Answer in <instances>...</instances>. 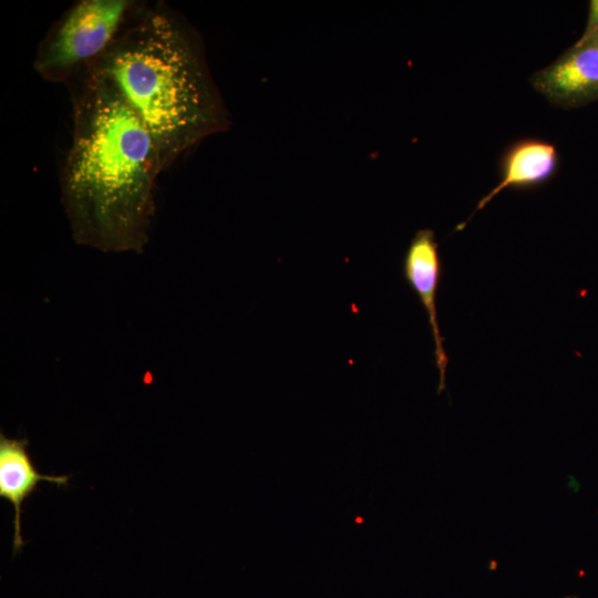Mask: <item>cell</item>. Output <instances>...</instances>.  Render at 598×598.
Returning a JSON list of instances; mask_svg holds the SVG:
<instances>
[{"mask_svg": "<svg viewBox=\"0 0 598 598\" xmlns=\"http://www.w3.org/2000/svg\"><path fill=\"white\" fill-rule=\"evenodd\" d=\"M75 74L72 140L61 174L73 238L103 251L141 252L164 171L158 148L106 74L91 63Z\"/></svg>", "mask_w": 598, "mask_h": 598, "instance_id": "6da1fadb", "label": "cell"}, {"mask_svg": "<svg viewBox=\"0 0 598 598\" xmlns=\"http://www.w3.org/2000/svg\"><path fill=\"white\" fill-rule=\"evenodd\" d=\"M106 74L156 144L164 169L227 127L226 111L194 32L164 8L132 11L91 62Z\"/></svg>", "mask_w": 598, "mask_h": 598, "instance_id": "7a4b0ae2", "label": "cell"}, {"mask_svg": "<svg viewBox=\"0 0 598 598\" xmlns=\"http://www.w3.org/2000/svg\"><path fill=\"white\" fill-rule=\"evenodd\" d=\"M134 4L81 0L58 21L39 48L34 69L48 81H65L111 44Z\"/></svg>", "mask_w": 598, "mask_h": 598, "instance_id": "3957f363", "label": "cell"}, {"mask_svg": "<svg viewBox=\"0 0 598 598\" xmlns=\"http://www.w3.org/2000/svg\"><path fill=\"white\" fill-rule=\"evenodd\" d=\"M533 87L563 109L580 107L598 100V45L576 42L549 65L530 76Z\"/></svg>", "mask_w": 598, "mask_h": 598, "instance_id": "277c9868", "label": "cell"}, {"mask_svg": "<svg viewBox=\"0 0 598 598\" xmlns=\"http://www.w3.org/2000/svg\"><path fill=\"white\" fill-rule=\"evenodd\" d=\"M402 271L405 281L419 297L427 313L434 341L435 364L440 373L437 393L445 389L448 358L444 349L437 320L436 293L443 276L439 244L432 229H420L411 239L403 257Z\"/></svg>", "mask_w": 598, "mask_h": 598, "instance_id": "5b68a950", "label": "cell"}, {"mask_svg": "<svg viewBox=\"0 0 598 598\" xmlns=\"http://www.w3.org/2000/svg\"><path fill=\"white\" fill-rule=\"evenodd\" d=\"M558 165L559 155L554 144L538 138L515 142L502 157L497 185L478 200L475 212L506 188H532L548 182Z\"/></svg>", "mask_w": 598, "mask_h": 598, "instance_id": "8992f818", "label": "cell"}, {"mask_svg": "<svg viewBox=\"0 0 598 598\" xmlns=\"http://www.w3.org/2000/svg\"><path fill=\"white\" fill-rule=\"evenodd\" d=\"M27 446V439H8L3 433L0 434V497L9 501L14 507L13 555L24 545L20 524L24 499L37 491L40 481L55 483L61 487L68 484L70 477L40 474Z\"/></svg>", "mask_w": 598, "mask_h": 598, "instance_id": "52a82bcc", "label": "cell"}, {"mask_svg": "<svg viewBox=\"0 0 598 598\" xmlns=\"http://www.w3.org/2000/svg\"><path fill=\"white\" fill-rule=\"evenodd\" d=\"M598 31V0H590L587 23L578 42L590 39Z\"/></svg>", "mask_w": 598, "mask_h": 598, "instance_id": "ba28073f", "label": "cell"}, {"mask_svg": "<svg viewBox=\"0 0 598 598\" xmlns=\"http://www.w3.org/2000/svg\"><path fill=\"white\" fill-rule=\"evenodd\" d=\"M588 40H592L598 45V31Z\"/></svg>", "mask_w": 598, "mask_h": 598, "instance_id": "9c48e42d", "label": "cell"}]
</instances>
